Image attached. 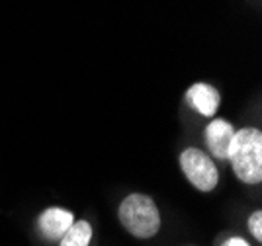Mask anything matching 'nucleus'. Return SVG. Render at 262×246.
Here are the masks:
<instances>
[{
	"label": "nucleus",
	"mask_w": 262,
	"mask_h": 246,
	"mask_svg": "<svg viewBox=\"0 0 262 246\" xmlns=\"http://www.w3.org/2000/svg\"><path fill=\"white\" fill-rule=\"evenodd\" d=\"M227 161L241 182L258 184L262 180V133L254 127L235 131Z\"/></svg>",
	"instance_id": "nucleus-1"
},
{
	"label": "nucleus",
	"mask_w": 262,
	"mask_h": 246,
	"mask_svg": "<svg viewBox=\"0 0 262 246\" xmlns=\"http://www.w3.org/2000/svg\"><path fill=\"white\" fill-rule=\"evenodd\" d=\"M121 227L137 238H151L161 229V213L149 195L131 193L120 205Z\"/></svg>",
	"instance_id": "nucleus-2"
},
{
	"label": "nucleus",
	"mask_w": 262,
	"mask_h": 246,
	"mask_svg": "<svg viewBox=\"0 0 262 246\" xmlns=\"http://www.w3.org/2000/svg\"><path fill=\"white\" fill-rule=\"evenodd\" d=\"M180 166H182V172L188 178V182L200 192H211L217 186V168L208 154L202 152L200 149H186L180 154Z\"/></svg>",
	"instance_id": "nucleus-3"
},
{
	"label": "nucleus",
	"mask_w": 262,
	"mask_h": 246,
	"mask_svg": "<svg viewBox=\"0 0 262 246\" xmlns=\"http://www.w3.org/2000/svg\"><path fill=\"white\" fill-rule=\"evenodd\" d=\"M235 137V127L225 119H213L206 127V141L211 154L219 161H227L231 141Z\"/></svg>",
	"instance_id": "nucleus-4"
},
{
	"label": "nucleus",
	"mask_w": 262,
	"mask_h": 246,
	"mask_svg": "<svg viewBox=\"0 0 262 246\" xmlns=\"http://www.w3.org/2000/svg\"><path fill=\"white\" fill-rule=\"evenodd\" d=\"M186 100L190 102V106L194 107L198 114H202L206 118H211L221 104L219 92L206 82H196L194 86H190L186 92Z\"/></svg>",
	"instance_id": "nucleus-5"
},
{
	"label": "nucleus",
	"mask_w": 262,
	"mask_h": 246,
	"mask_svg": "<svg viewBox=\"0 0 262 246\" xmlns=\"http://www.w3.org/2000/svg\"><path fill=\"white\" fill-rule=\"evenodd\" d=\"M73 221H75V217L71 211H67L63 207H49L39 215L37 225H39V231L43 233V236L57 240L65 235L67 229L73 225Z\"/></svg>",
	"instance_id": "nucleus-6"
},
{
	"label": "nucleus",
	"mask_w": 262,
	"mask_h": 246,
	"mask_svg": "<svg viewBox=\"0 0 262 246\" xmlns=\"http://www.w3.org/2000/svg\"><path fill=\"white\" fill-rule=\"evenodd\" d=\"M92 240V227L88 221H73L61 236V246H88Z\"/></svg>",
	"instance_id": "nucleus-7"
},
{
	"label": "nucleus",
	"mask_w": 262,
	"mask_h": 246,
	"mask_svg": "<svg viewBox=\"0 0 262 246\" xmlns=\"http://www.w3.org/2000/svg\"><path fill=\"white\" fill-rule=\"evenodd\" d=\"M249 229L256 240H262V211H254L249 217Z\"/></svg>",
	"instance_id": "nucleus-8"
},
{
	"label": "nucleus",
	"mask_w": 262,
	"mask_h": 246,
	"mask_svg": "<svg viewBox=\"0 0 262 246\" xmlns=\"http://www.w3.org/2000/svg\"><path fill=\"white\" fill-rule=\"evenodd\" d=\"M221 246H251V244H249L247 240L239 238V236H231V238H227Z\"/></svg>",
	"instance_id": "nucleus-9"
}]
</instances>
